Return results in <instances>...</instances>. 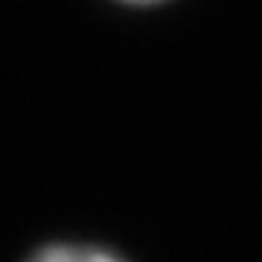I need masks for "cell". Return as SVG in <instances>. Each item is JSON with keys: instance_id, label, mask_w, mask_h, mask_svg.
Instances as JSON below:
<instances>
[{"instance_id": "cell-1", "label": "cell", "mask_w": 262, "mask_h": 262, "mask_svg": "<svg viewBox=\"0 0 262 262\" xmlns=\"http://www.w3.org/2000/svg\"><path fill=\"white\" fill-rule=\"evenodd\" d=\"M29 262H125L114 251H105L99 245H73V242H56L44 245L41 251L29 256Z\"/></svg>"}, {"instance_id": "cell-2", "label": "cell", "mask_w": 262, "mask_h": 262, "mask_svg": "<svg viewBox=\"0 0 262 262\" xmlns=\"http://www.w3.org/2000/svg\"><path fill=\"white\" fill-rule=\"evenodd\" d=\"M120 3H128V6H155V3H166V0H120Z\"/></svg>"}]
</instances>
